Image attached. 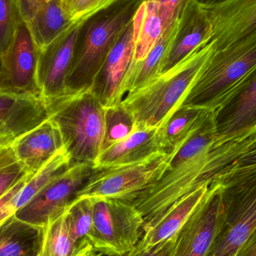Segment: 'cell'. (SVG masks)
<instances>
[{"instance_id": "cell-1", "label": "cell", "mask_w": 256, "mask_h": 256, "mask_svg": "<svg viewBox=\"0 0 256 256\" xmlns=\"http://www.w3.org/2000/svg\"><path fill=\"white\" fill-rule=\"evenodd\" d=\"M255 135L238 141L220 142L214 111L172 153L165 170L150 186L129 203L143 219V230L173 204L194 191L212 184L244 153Z\"/></svg>"}, {"instance_id": "cell-2", "label": "cell", "mask_w": 256, "mask_h": 256, "mask_svg": "<svg viewBox=\"0 0 256 256\" xmlns=\"http://www.w3.org/2000/svg\"><path fill=\"white\" fill-rule=\"evenodd\" d=\"M144 0H118L81 26L66 94L90 90L108 54L134 21Z\"/></svg>"}, {"instance_id": "cell-3", "label": "cell", "mask_w": 256, "mask_h": 256, "mask_svg": "<svg viewBox=\"0 0 256 256\" xmlns=\"http://www.w3.org/2000/svg\"><path fill=\"white\" fill-rule=\"evenodd\" d=\"M214 49L212 40L202 45L172 68L123 98L122 104L135 118L137 128H160L170 118Z\"/></svg>"}, {"instance_id": "cell-4", "label": "cell", "mask_w": 256, "mask_h": 256, "mask_svg": "<svg viewBox=\"0 0 256 256\" xmlns=\"http://www.w3.org/2000/svg\"><path fill=\"white\" fill-rule=\"evenodd\" d=\"M50 117L57 124L70 166H94L102 153L105 108L91 90L67 93L46 104Z\"/></svg>"}, {"instance_id": "cell-5", "label": "cell", "mask_w": 256, "mask_h": 256, "mask_svg": "<svg viewBox=\"0 0 256 256\" xmlns=\"http://www.w3.org/2000/svg\"><path fill=\"white\" fill-rule=\"evenodd\" d=\"M256 67V30L224 48L214 49L180 106L214 111Z\"/></svg>"}, {"instance_id": "cell-6", "label": "cell", "mask_w": 256, "mask_h": 256, "mask_svg": "<svg viewBox=\"0 0 256 256\" xmlns=\"http://www.w3.org/2000/svg\"><path fill=\"white\" fill-rule=\"evenodd\" d=\"M219 186L224 220L208 256H236L256 228V167L228 170Z\"/></svg>"}, {"instance_id": "cell-7", "label": "cell", "mask_w": 256, "mask_h": 256, "mask_svg": "<svg viewBox=\"0 0 256 256\" xmlns=\"http://www.w3.org/2000/svg\"><path fill=\"white\" fill-rule=\"evenodd\" d=\"M170 159V154H158L135 164L94 168L74 200L92 198L130 202L160 176Z\"/></svg>"}, {"instance_id": "cell-8", "label": "cell", "mask_w": 256, "mask_h": 256, "mask_svg": "<svg viewBox=\"0 0 256 256\" xmlns=\"http://www.w3.org/2000/svg\"><path fill=\"white\" fill-rule=\"evenodd\" d=\"M142 234L143 219L134 206L120 200H96L87 240L98 252L106 256L127 255Z\"/></svg>"}, {"instance_id": "cell-9", "label": "cell", "mask_w": 256, "mask_h": 256, "mask_svg": "<svg viewBox=\"0 0 256 256\" xmlns=\"http://www.w3.org/2000/svg\"><path fill=\"white\" fill-rule=\"evenodd\" d=\"M92 166H73L45 186L26 204L14 214L18 219L44 227L49 221L61 216L74 201L78 191L92 174Z\"/></svg>"}, {"instance_id": "cell-10", "label": "cell", "mask_w": 256, "mask_h": 256, "mask_svg": "<svg viewBox=\"0 0 256 256\" xmlns=\"http://www.w3.org/2000/svg\"><path fill=\"white\" fill-rule=\"evenodd\" d=\"M224 220L219 186L212 182L192 216L172 238L167 256H208Z\"/></svg>"}, {"instance_id": "cell-11", "label": "cell", "mask_w": 256, "mask_h": 256, "mask_svg": "<svg viewBox=\"0 0 256 256\" xmlns=\"http://www.w3.org/2000/svg\"><path fill=\"white\" fill-rule=\"evenodd\" d=\"M214 112L220 142L256 134V67L226 96Z\"/></svg>"}, {"instance_id": "cell-12", "label": "cell", "mask_w": 256, "mask_h": 256, "mask_svg": "<svg viewBox=\"0 0 256 256\" xmlns=\"http://www.w3.org/2000/svg\"><path fill=\"white\" fill-rule=\"evenodd\" d=\"M82 22H74L48 46L40 50L37 82L46 104L66 94V82Z\"/></svg>"}, {"instance_id": "cell-13", "label": "cell", "mask_w": 256, "mask_h": 256, "mask_svg": "<svg viewBox=\"0 0 256 256\" xmlns=\"http://www.w3.org/2000/svg\"><path fill=\"white\" fill-rule=\"evenodd\" d=\"M39 54L28 26L22 21L2 54L0 87L40 96L37 82Z\"/></svg>"}, {"instance_id": "cell-14", "label": "cell", "mask_w": 256, "mask_h": 256, "mask_svg": "<svg viewBox=\"0 0 256 256\" xmlns=\"http://www.w3.org/2000/svg\"><path fill=\"white\" fill-rule=\"evenodd\" d=\"M136 27L134 21L108 54L90 90L104 108L120 104L124 82L134 62Z\"/></svg>"}, {"instance_id": "cell-15", "label": "cell", "mask_w": 256, "mask_h": 256, "mask_svg": "<svg viewBox=\"0 0 256 256\" xmlns=\"http://www.w3.org/2000/svg\"><path fill=\"white\" fill-rule=\"evenodd\" d=\"M202 4L212 22L210 40L214 42L215 49L256 30V0H222Z\"/></svg>"}, {"instance_id": "cell-16", "label": "cell", "mask_w": 256, "mask_h": 256, "mask_svg": "<svg viewBox=\"0 0 256 256\" xmlns=\"http://www.w3.org/2000/svg\"><path fill=\"white\" fill-rule=\"evenodd\" d=\"M212 24L197 0H188L178 18V28L162 66L161 74L178 64L196 49L210 42Z\"/></svg>"}, {"instance_id": "cell-17", "label": "cell", "mask_w": 256, "mask_h": 256, "mask_svg": "<svg viewBox=\"0 0 256 256\" xmlns=\"http://www.w3.org/2000/svg\"><path fill=\"white\" fill-rule=\"evenodd\" d=\"M209 185L202 186L173 204L156 220L143 230L136 246L142 250L150 251L170 242L180 231L202 202Z\"/></svg>"}, {"instance_id": "cell-18", "label": "cell", "mask_w": 256, "mask_h": 256, "mask_svg": "<svg viewBox=\"0 0 256 256\" xmlns=\"http://www.w3.org/2000/svg\"><path fill=\"white\" fill-rule=\"evenodd\" d=\"M12 148L18 162L34 173L64 146L58 126L50 117L16 140Z\"/></svg>"}, {"instance_id": "cell-19", "label": "cell", "mask_w": 256, "mask_h": 256, "mask_svg": "<svg viewBox=\"0 0 256 256\" xmlns=\"http://www.w3.org/2000/svg\"><path fill=\"white\" fill-rule=\"evenodd\" d=\"M158 154H164L160 128H136L122 141L102 152L93 168L135 164Z\"/></svg>"}, {"instance_id": "cell-20", "label": "cell", "mask_w": 256, "mask_h": 256, "mask_svg": "<svg viewBox=\"0 0 256 256\" xmlns=\"http://www.w3.org/2000/svg\"><path fill=\"white\" fill-rule=\"evenodd\" d=\"M44 227L18 219L15 214L0 224V256H38Z\"/></svg>"}, {"instance_id": "cell-21", "label": "cell", "mask_w": 256, "mask_h": 256, "mask_svg": "<svg viewBox=\"0 0 256 256\" xmlns=\"http://www.w3.org/2000/svg\"><path fill=\"white\" fill-rule=\"evenodd\" d=\"M178 28V19L161 34L147 56L140 62H132L124 84V98L147 85L160 74L168 50Z\"/></svg>"}, {"instance_id": "cell-22", "label": "cell", "mask_w": 256, "mask_h": 256, "mask_svg": "<svg viewBox=\"0 0 256 256\" xmlns=\"http://www.w3.org/2000/svg\"><path fill=\"white\" fill-rule=\"evenodd\" d=\"M73 24L62 0H48L26 25L36 45L42 50Z\"/></svg>"}, {"instance_id": "cell-23", "label": "cell", "mask_w": 256, "mask_h": 256, "mask_svg": "<svg viewBox=\"0 0 256 256\" xmlns=\"http://www.w3.org/2000/svg\"><path fill=\"white\" fill-rule=\"evenodd\" d=\"M136 27L134 62L147 56L165 31L156 2H144L134 20Z\"/></svg>"}, {"instance_id": "cell-24", "label": "cell", "mask_w": 256, "mask_h": 256, "mask_svg": "<svg viewBox=\"0 0 256 256\" xmlns=\"http://www.w3.org/2000/svg\"><path fill=\"white\" fill-rule=\"evenodd\" d=\"M208 111L192 106H180L160 127L162 152L170 154L202 121Z\"/></svg>"}, {"instance_id": "cell-25", "label": "cell", "mask_w": 256, "mask_h": 256, "mask_svg": "<svg viewBox=\"0 0 256 256\" xmlns=\"http://www.w3.org/2000/svg\"><path fill=\"white\" fill-rule=\"evenodd\" d=\"M70 167V156L66 148L62 149L28 178L22 189L12 198V203L16 212Z\"/></svg>"}, {"instance_id": "cell-26", "label": "cell", "mask_w": 256, "mask_h": 256, "mask_svg": "<svg viewBox=\"0 0 256 256\" xmlns=\"http://www.w3.org/2000/svg\"><path fill=\"white\" fill-rule=\"evenodd\" d=\"M49 118L48 105L42 100L8 118L0 120V149L10 147L16 140Z\"/></svg>"}, {"instance_id": "cell-27", "label": "cell", "mask_w": 256, "mask_h": 256, "mask_svg": "<svg viewBox=\"0 0 256 256\" xmlns=\"http://www.w3.org/2000/svg\"><path fill=\"white\" fill-rule=\"evenodd\" d=\"M67 210L44 227L42 256H72L79 248L70 237Z\"/></svg>"}, {"instance_id": "cell-28", "label": "cell", "mask_w": 256, "mask_h": 256, "mask_svg": "<svg viewBox=\"0 0 256 256\" xmlns=\"http://www.w3.org/2000/svg\"><path fill=\"white\" fill-rule=\"evenodd\" d=\"M104 120V137L102 152L127 138L137 128L135 118L122 103L105 108Z\"/></svg>"}, {"instance_id": "cell-29", "label": "cell", "mask_w": 256, "mask_h": 256, "mask_svg": "<svg viewBox=\"0 0 256 256\" xmlns=\"http://www.w3.org/2000/svg\"><path fill=\"white\" fill-rule=\"evenodd\" d=\"M96 200L92 198L74 200L67 210L70 237L76 246L87 240L92 226Z\"/></svg>"}, {"instance_id": "cell-30", "label": "cell", "mask_w": 256, "mask_h": 256, "mask_svg": "<svg viewBox=\"0 0 256 256\" xmlns=\"http://www.w3.org/2000/svg\"><path fill=\"white\" fill-rule=\"evenodd\" d=\"M18 0H0V52L8 48L22 22Z\"/></svg>"}, {"instance_id": "cell-31", "label": "cell", "mask_w": 256, "mask_h": 256, "mask_svg": "<svg viewBox=\"0 0 256 256\" xmlns=\"http://www.w3.org/2000/svg\"><path fill=\"white\" fill-rule=\"evenodd\" d=\"M43 100L40 96L0 87V120L8 118Z\"/></svg>"}, {"instance_id": "cell-32", "label": "cell", "mask_w": 256, "mask_h": 256, "mask_svg": "<svg viewBox=\"0 0 256 256\" xmlns=\"http://www.w3.org/2000/svg\"><path fill=\"white\" fill-rule=\"evenodd\" d=\"M118 0H73L68 14L73 22H85Z\"/></svg>"}, {"instance_id": "cell-33", "label": "cell", "mask_w": 256, "mask_h": 256, "mask_svg": "<svg viewBox=\"0 0 256 256\" xmlns=\"http://www.w3.org/2000/svg\"><path fill=\"white\" fill-rule=\"evenodd\" d=\"M32 172L20 162L0 170V198L16 184Z\"/></svg>"}, {"instance_id": "cell-34", "label": "cell", "mask_w": 256, "mask_h": 256, "mask_svg": "<svg viewBox=\"0 0 256 256\" xmlns=\"http://www.w3.org/2000/svg\"><path fill=\"white\" fill-rule=\"evenodd\" d=\"M186 2L188 0H158L156 2L165 30L178 19Z\"/></svg>"}, {"instance_id": "cell-35", "label": "cell", "mask_w": 256, "mask_h": 256, "mask_svg": "<svg viewBox=\"0 0 256 256\" xmlns=\"http://www.w3.org/2000/svg\"><path fill=\"white\" fill-rule=\"evenodd\" d=\"M32 174L26 177L25 178L22 179L20 182L14 185L13 188H10L6 194H4L0 198V224L3 221L6 220L9 216H12L16 213V210L14 208L12 203V200L15 195L22 189V186L26 183Z\"/></svg>"}, {"instance_id": "cell-36", "label": "cell", "mask_w": 256, "mask_h": 256, "mask_svg": "<svg viewBox=\"0 0 256 256\" xmlns=\"http://www.w3.org/2000/svg\"><path fill=\"white\" fill-rule=\"evenodd\" d=\"M256 167V137L250 144L244 153L240 155L228 170H242V168Z\"/></svg>"}, {"instance_id": "cell-37", "label": "cell", "mask_w": 256, "mask_h": 256, "mask_svg": "<svg viewBox=\"0 0 256 256\" xmlns=\"http://www.w3.org/2000/svg\"><path fill=\"white\" fill-rule=\"evenodd\" d=\"M48 0H18L22 21L27 24Z\"/></svg>"}, {"instance_id": "cell-38", "label": "cell", "mask_w": 256, "mask_h": 256, "mask_svg": "<svg viewBox=\"0 0 256 256\" xmlns=\"http://www.w3.org/2000/svg\"><path fill=\"white\" fill-rule=\"evenodd\" d=\"M171 244L172 239L162 246L155 248L150 251L142 250L138 246H136L132 251L128 252L127 255L124 256H167Z\"/></svg>"}, {"instance_id": "cell-39", "label": "cell", "mask_w": 256, "mask_h": 256, "mask_svg": "<svg viewBox=\"0 0 256 256\" xmlns=\"http://www.w3.org/2000/svg\"><path fill=\"white\" fill-rule=\"evenodd\" d=\"M236 256H256V228Z\"/></svg>"}, {"instance_id": "cell-40", "label": "cell", "mask_w": 256, "mask_h": 256, "mask_svg": "<svg viewBox=\"0 0 256 256\" xmlns=\"http://www.w3.org/2000/svg\"><path fill=\"white\" fill-rule=\"evenodd\" d=\"M18 162L12 146L0 149V170Z\"/></svg>"}, {"instance_id": "cell-41", "label": "cell", "mask_w": 256, "mask_h": 256, "mask_svg": "<svg viewBox=\"0 0 256 256\" xmlns=\"http://www.w3.org/2000/svg\"><path fill=\"white\" fill-rule=\"evenodd\" d=\"M102 254H99L93 248L92 245L90 243L88 240H85L82 242L78 250L72 256H102Z\"/></svg>"}, {"instance_id": "cell-42", "label": "cell", "mask_w": 256, "mask_h": 256, "mask_svg": "<svg viewBox=\"0 0 256 256\" xmlns=\"http://www.w3.org/2000/svg\"><path fill=\"white\" fill-rule=\"evenodd\" d=\"M72 1L73 0H62V2L63 7H64V10L66 12H68L69 8H70V4H72Z\"/></svg>"}, {"instance_id": "cell-43", "label": "cell", "mask_w": 256, "mask_h": 256, "mask_svg": "<svg viewBox=\"0 0 256 256\" xmlns=\"http://www.w3.org/2000/svg\"><path fill=\"white\" fill-rule=\"evenodd\" d=\"M198 2L202 4H212V3L216 2L221 1V0H197Z\"/></svg>"}, {"instance_id": "cell-44", "label": "cell", "mask_w": 256, "mask_h": 256, "mask_svg": "<svg viewBox=\"0 0 256 256\" xmlns=\"http://www.w3.org/2000/svg\"><path fill=\"white\" fill-rule=\"evenodd\" d=\"M1 70H2V54L0 52V74H1Z\"/></svg>"}, {"instance_id": "cell-45", "label": "cell", "mask_w": 256, "mask_h": 256, "mask_svg": "<svg viewBox=\"0 0 256 256\" xmlns=\"http://www.w3.org/2000/svg\"><path fill=\"white\" fill-rule=\"evenodd\" d=\"M144 2H158V0H144Z\"/></svg>"}, {"instance_id": "cell-46", "label": "cell", "mask_w": 256, "mask_h": 256, "mask_svg": "<svg viewBox=\"0 0 256 256\" xmlns=\"http://www.w3.org/2000/svg\"><path fill=\"white\" fill-rule=\"evenodd\" d=\"M38 256H42V255H40H40H39Z\"/></svg>"}, {"instance_id": "cell-47", "label": "cell", "mask_w": 256, "mask_h": 256, "mask_svg": "<svg viewBox=\"0 0 256 256\" xmlns=\"http://www.w3.org/2000/svg\"><path fill=\"white\" fill-rule=\"evenodd\" d=\"M221 1H222V0H221Z\"/></svg>"}]
</instances>
